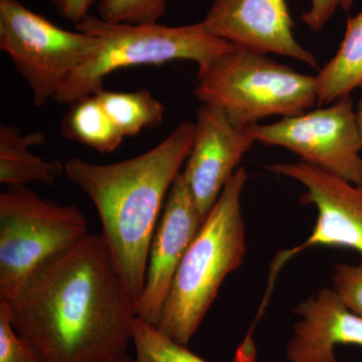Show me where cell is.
Instances as JSON below:
<instances>
[{"instance_id": "1", "label": "cell", "mask_w": 362, "mask_h": 362, "mask_svg": "<svg viewBox=\"0 0 362 362\" xmlns=\"http://www.w3.org/2000/svg\"><path fill=\"white\" fill-rule=\"evenodd\" d=\"M0 300L44 362H108L132 342L136 305L101 233H88Z\"/></svg>"}, {"instance_id": "2", "label": "cell", "mask_w": 362, "mask_h": 362, "mask_svg": "<svg viewBox=\"0 0 362 362\" xmlns=\"http://www.w3.org/2000/svg\"><path fill=\"white\" fill-rule=\"evenodd\" d=\"M195 131V123L182 121L153 148L127 160L97 164L73 157L65 163L68 180L96 207L102 237L136 311L152 237L171 185L192 151Z\"/></svg>"}, {"instance_id": "3", "label": "cell", "mask_w": 362, "mask_h": 362, "mask_svg": "<svg viewBox=\"0 0 362 362\" xmlns=\"http://www.w3.org/2000/svg\"><path fill=\"white\" fill-rule=\"evenodd\" d=\"M247 180L246 169L240 166L226 182L176 272L156 326L180 344L188 345L223 281L244 261L247 244L240 197Z\"/></svg>"}, {"instance_id": "4", "label": "cell", "mask_w": 362, "mask_h": 362, "mask_svg": "<svg viewBox=\"0 0 362 362\" xmlns=\"http://www.w3.org/2000/svg\"><path fill=\"white\" fill-rule=\"evenodd\" d=\"M76 30L94 35L101 44L57 93L52 100L59 105H71L98 94L104 90V78L120 69L187 59L195 62L199 71L235 47L207 33L202 23L182 26L129 25L108 23L89 14L76 25Z\"/></svg>"}, {"instance_id": "5", "label": "cell", "mask_w": 362, "mask_h": 362, "mask_svg": "<svg viewBox=\"0 0 362 362\" xmlns=\"http://www.w3.org/2000/svg\"><path fill=\"white\" fill-rule=\"evenodd\" d=\"M194 95L202 104L220 107L235 127L246 130L266 117L309 110L317 102L316 78L235 47L199 71Z\"/></svg>"}, {"instance_id": "6", "label": "cell", "mask_w": 362, "mask_h": 362, "mask_svg": "<svg viewBox=\"0 0 362 362\" xmlns=\"http://www.w3.org/2000/svg\"><path fill=\"white\" fill-rule=\"evenodd\" d=\"M84 214L74 204L42 199L32 189L0 194V299L18 291L37 269L88 235Z\"/></svg>"}, {"instance_id": "7", "label": "cell", "mask_w": 362, "mask_h": 362, "mask_svg": "<svg viewBox=\"0 0 362 362\" xmlns=\"http://www.w3.org/2000/svg\"><path fill=\"white\" fill-rule=\"evenodd\" d=\"M100 44L89 33L59 28L18 0H0V49L30 86L35 107L54 99Z\"/></svg>"}, {"instance_id": "8", "label": "cell", "mask_w": 362, "mask_h": 362, "mask_svg": "<svg viewBox=\"0 0 362 362\" xmlns=\"http://www.w3.org/2000/svg\"><path fill=\"white\" fill-rule=\"evenodd\" d=\"M255 141L277 145L352 183L362 182V142L351 97L276 123L247 128Z\"/></svg>"}, {"instance_id": "9", "label": "cell", "mask_w": 362, "mask_h": 362, "mask_svg": "<svg viewBox=\"0 0 362 362\" xmlns=\"http://www.w3.org/2000/svg\"><path fill=\"white\" fill-rule=\"evenodd\" d=\"M269 169L303 185L306 192L302 194V204L314 206L317 218L310 235L302 244L281 252L274 259L268 290L273 288L281 268L309 247H345L362 255V182H349L302 161L275 163Z\"/></svg>"}, {"instance_id": "10", "label": "cell", "mask_w": 362, "mask_h": 362, "mask_svg": "<svg viewBox=\"0 0 362 362\" xmlns=\"http://www.w3.org/2000/svg\"><path fill=\"white\" fill-rule=\"evenodd\" d=\"M204 221L181 171L169 190L150 244L137 318L156 325L178 267Z\"/></svg>"}, {"instance_id": "11", "label": "cell", "mask_w": 362, "mask_h": 362, "mask_svg": "<svg viewBox=\"0 0 362 362\" xmlns=\"http://www.w3.org/2000/svg\"><path fill=\"white\" fill-rule=\"evenodd\" d=\"M201 23L207 33L235 47L318 66L315 56L293 33L286 0H214Z\"/></svg>"}, {"instance_id": "12", "label": "cell", "mask_w": 362, "mask_h": 362, "mask_svg": "<svg viewBox=\"0 0 362 362\" xmlns=\"http://www.w3.org/2000/svg\"><path fill=\"white\" fill-rule=\"evenodd\" d=\"M195 116L194 145L182 173L204 221L256 141L247 130L235 127L220 107L202 104Z\"/></svg>"}, {"instance_id": "13", "label": "cell", "mask_w": 362, "mask_h": 362, "mask_svg": "<svg viewBox=\"0 0 362 362\" xmlns=\"http://www.w3.org/2000/svg\"><path fill=\"white\" fill-rule=\"evenodd\" d=\"M294 312L300 319L286 347L290 362H338V345L362 349V318L350 310L333 288H321Z\"/></svg>"}, {"instance_id": "14", "label": "cell", "mask_w": 362, "mask_h": 362, "mask_svg": "<svg viewBox=\"0 0 362 362\" xmlns=\"http://www.w3.org/2000/svg\"><path fill=\"white\" fill-rule=\"evenodd\" d=\"M45 141L47 137L40 131L23 133L16 126H0V183L9 187L33 181L54 185L65 173V164L45 160L30 152V147Z\"/></svg>"}, {"instance_id": "15", "label": "cell", "mask_w": 362, "mask_h": 362, "mask_svg": "<svg viewBox=\"0 0 362 362\" xmlns=\"http://www.w3.org/2000/svg\"><path fill=\"white\" fill-rule=\"evenodd\" d=\"M315 78L319 105L349 96L359 87L362 80V11L349 18L339 49Z\"/></svg>"}, {"instance_id": "16", "label": "cell", "mask_w": 362, "mask_h": 362, "mask_svg": "<svg viewBox=\"0 0 362 362\" xmlns=\"http://www.w3.org/2000/svg\"><path fill=\"white\" fill-rule=\"evenodd\" d=\"M61 130L66 139L86 145L99 153L115 151L125 138L107 115L97 95L71 104L62 120Z\"/></svg>"}, {"instance_id": "17", "label": "cell", "mask_w": 362, "mask_h": 362, "mask_svg": "<svg viewBox=\"0 0 362 362\" xmlns=\"http://www.w3.org/2000/svg\"><path fill=\"white\" fill-rule=\"evenodd\" d=\"M96 95L124 137H135L145 128L157 127L165 115L164 105L146 89L135 92L103 90Z\"/></svg>"}, {"instance_id": "18", "label": "cell", "mask_w": 362, "mask_h": 362, "mask_svg": "<svg viewBox=\"0 0 362 362\" xmlns=\"http://www.w3.org/2000/svg\"><path fill=\"white\" fill-rule=\"evenodd\" d=\"M132 343L136 352L133 362H209L137 317L133 324Z\"/></svg>"}, {"instance_id": "19", "label": "cell", "mask_w": 362, "mask_h": 362, "mask_svg": "<svg viewBox=\"0 0 362 362\" xmlns=\"http://www.w3.org/2000/svg\"><path fill=\"white\" fill-rule=\"evenodd\" d=\"M168 9V0H101L98 16L108 23H158Z\"/></svg>"}, {"instance_id": "20", "label": "cell", "mask_w": 362, "mask_h": 362, "mask_svg": "<svg viewBox=\"0 0 362 362\" xmlns=\"http://www.w3.org/2000/svg\"><path fill=\"white\" fill-rule=\"evenodd\" d=\"M0 362H44L37 350L14 329L6 302L0 300Z\"/></svg>"}, {"instance_id": "21", "label": "cell", "mask_w": 362, "mask_h": 362, "mask_svg": "<svg viewBox=\"0 0 362 362\" xmlns=\"http://www.w3.org/2000/svg\"><path fill=\"white\" fill-rule=\"evenodd\" d=\"M333 289L344 304L362 318V261L340 263L333 267Z\"/></svg>"}, {"instance_id": "22", "label": "cell", "mask_w": 362, "mask_h": 362, "mask_svg": "<svg viewBox=\"0 0 362 362\" xmlns=\"http://www.w3.org/2000/svg\"><path fill=\"white\" fill-rule=\"evenodd\" d=\"M356 0H311L310 8L305 11L301 21L313 32L323 30L338 9L349 11Z\"/></svg>"}, {"instance_id": "23", "label": "cell", "mask_w": 362, "mask_h": 362, "mask_svg": "<svg viewBox=\"0 0 362 362\" xmlns=\"http://www.w3.org/2000/svg\"><path fill=\"white\" fill-rule=\"evenodd\" d=\"M57 13L64 20L77 23L89 16L90 7L97 0H49Z\"/></svg>"}, {"instance_id": "24", "label": "cell", "mask_w": 362, "mask_h": 362, "mask_svg": "<svg viewBox=\"0 0 362 362\" xmlns=\"http://www.w3.org/2000/svg\"><path fill=\"white\" fill-rule=\"evenodd\" d=\"M361 88V99H359L358 106H357L356 116L357 122H358L359 132H361V142H362V80L359 87Z\"/></svg>"}, {"instance_id": "25", "label": "cell", "mask_w": 362, "mask_h": 362, "mask_svg": "<svg viewBox=\"0 0 362 362\" xmlns=\"http://www.w3.org/2000/svg\"><path fill=\"white\" fill-rule=\"evenodd\" d=\"M108 362H133V359L131 358L127 354H123L118 358L114 359V361H108Z\"/></svg>"}]
</instances>
